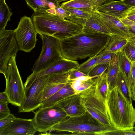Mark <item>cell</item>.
Returning <instances> with one entry per match:
<instances>
[{
  "label": "cell",
  "instance_id": "6da1fadb",
  "mask_svg": "<svg viewBox=\"0 0 135 135\" xmlns=\"http://www.w3.org/2000/svg\"><path fill=\"white\" fill-rule=\"evenodd\" d=\"M111 36L82 32L59 40L62 56L76 61L98 55L105 48Z\"/></svg>",
  "mask_w": 135,
  "mask_h": 135
},
{
  "label": "cell",
  "instance_id": "7a4b0ae2",
  "mask_svg": "<svg viewBox=\"0 0 135 135\" xmlns=\"http://www.w3.org/2000/svg\"><path fill=\"white\" fill-rule=\"evenodd\" d=\"M32 18L37 33L51 36L59 40L82 32V26L55 15L34 12Z\"/></svg>",
  "mask_w": 135,
  "mask_h": 135
},
{
  "label": "cell",
  "instance_id": "3957f363",
  "mask_svg": "<svg viewBox=\"0 0 135 135\" xmlns=\"http://www.w3.org/2000/svg\"><path fill=\"white\" fill-rule=\"evenodd\" d=\"M106 103L114 127L118 129H124L134 126L135 109L132 102L124 95L117 86L109 90Z\"/></svg>",
  "mask_w": 135,
  "mask_h": 135
},
{
  "label": "cell",
  "instance_id": "277c9868",
  "mask_svg": "<svg viewBox=\"0 0 135 135\" xmlns=\"http://www.w3.org/2000/svg\"><path fill=\"white\" fill-rule=\"evenodd\" d=\"M116 129L104 126L86 111L79 115L69 116L51 130L70 133L73 135H109Z\"/></svg>",
  "mask_w": 135,
  "mask_h": 135
},
{
  "label": "cell",
  "instance_id": "5b68a950",
  "mask_svg": "<svg viewBox=\"0 0 135 135\" xmlns=\"http://www.w3.org/2000/svg\"><path fill=\"white\" fill-rule=\"evenodd\" d=\"M16 56L11 58L3 74L6 82L4 92L7 96L8 103L19 107L24 98L25 88L16 64Z\"/></svg>",
  "mask_w": 135,
  "mask_h": 135
},
{
  "label": "cell",
  "instance_id": "8992f818",
  "mask_svg": "<svg viewBox=\"0 0 135 135\" xmlns=\"http://www.w3.org/2000/svg\"><path fill=\"white\" fill-rule=\"evenodd\" d=\"M39 36L42 40V46L41 53L32 68L33 73L46 69L63 58L59 40L46 35L40 34Z\"/></svg>",
  "mask_w": 135,
  "mask_h": 135
},
{
  "label": "cell",
  "instance_id": "52a82bcc",
  "mask_svg": "<svg viewBox=\"0 0 135 135\" xmlns=\"http://www.w3.org/2000/svg\"><path fill=\"white\" fill-rule=\"evenodd\" d=\"M95 90L94 85L80 93L82 104L86 110L100 122L106 126L114 127L110 120L106 102L95 94Z\"/></svg>",
  "mask_w": 135,
  "mask_h": 135
},
{
  "label": "cell",
  "instance_id": "ba28073f",
  "mask_svg": "<svg viewBox=\"0 0 135 135\" xmlns=\"http://www.w3.org/2000/svg\"><path fill=\"white\" fill-rule=\"evenodd\" d=\"M50 75H45L35 80L25 88L24 99L20 107L19 113L33 112L39 108L43 100L44 89L49 83Z\"/></svg>",
  "mask_w": 135,
  "mask_h": 135
},
{
  "label": "cell",
  "instance_id": "9c48e42d",
  "mask_svg": "<svg viewBox=\"0 0 135 135\" xmlns=\"http://www.w3.org/2000/svg\"><path fill=\"white\" fill-rule=\"evenodd\" d=\"M34 113L33 119L35 128L37 132L43 133L51 130L69 117L63 109L55 105L39 109Z\"/></svg>",
  "mask_w": 135,
  "mask_h": 135
},
{
  "label": "cell",
  "instance_id": "30bf717a",
  "mask_svg": "<svg viewBox=\"0 0 135 135\" xmlns=\"http://www.w3.org/2000/svg\"><path fill=\"white\" fill-rule=\"evenodd\" d=\"M37 34L32 19L26 16L21 18L17 27L14 31L19 50L30 52L35 46Z\"/></svg>",
  "mask_w": 135,
  "mask_h": 135
},
{
  "label": "cell",
  "instance_id": "8fae6325",
  "mask_svg": "<svg viewBox=\"0 0 135 135\" xmlns=\"http://www.w3.org/2000/svg\"><path fill=\"white\" fill-rule=\"evenodd\" d=\"M14 30L0 31V72L3 74L7 69L11 58L16 56L19 50L14 34Z\"/></svg>",
  "mask_w": 135,
  "mask_h": 135
},
{
  "label": "cell",
  "instance_id": "7c38bea8",
  "mask_svg": "<svg viewBox=\"0 0 135 135\" xmlns=\"http://www.w3.org/2000/svg\"><path fill=\"white\" fill-rule=\"evenodd\" d=\"M79 65L77 61L71 60L63 58L44 70L36 73H32L27 77L24 84V87L27 88L35 80L41 76L67 72L76 69Z\"/></svg>",
  "mask_w": 135,
  "mask_h": 135
},
{
  "label": "cell",
  "instance_id": "4fadbf2b",
  "mask_svg": "<svg viewBox=\"0 0 135 135\" xmlns=\"http://www.w3.org/2000/svg\"><path fill=\"white\" fill-rule=\"evenodd\" d=\"M37 132L33 118H16L0 129V135H33Z\"/></svg>",
  "mask_w": 135,
  "mask_h": 135
},
{
  "label": "cell",
  "instance_id": "5bb4252c",
  "mask_svg": "<svg viewBox=\"0 0 135 135\" xmlns=\"http://www.w3.org/2000/svg\"><path fill=\"white\" fill-rule=\"evenodd\" d=\"M54 105L63 109L69 117L79 115L86 111L82 103L80 94L66 96Z\"/></svg>",
  "mask_w": 135,
  "mask_h": 135
},
{
  "label": "cell",
  "instance_id": "9a60e30c",
  "mask_svg": "<svg viewBox=\"0 0 135 135\" xmlns=\"http://www.w3.org/2000/svg\"><path fill=\"white\" fill-rule=\"evenodd\" d=\"M95 12L99 15L113 35L128 39L135 35L131 32L120 18L113 17L97 9Z\"/></svg>",
  "mask_w": 135,
  "mask_h": 135
},
{
  "label": "cell",
  "instance_id": "2e32d148",
  "mask_svg": "<svg viewBox=\"0 0 135 135\" xmlns=\"http://www.w3.org/2000/svg\"><path fill=\"white\" fill-rule=\"evenodd\" d=\"M82 32L88 33L113 35L99 14L95 11L92 13L83 26Z\"/></svg>",
  "mask_w": 135,
  "mask_h": 135
},
{
  "label": "cell",
  "instance_id": "e0dca14e",
  "mask_svg": "<svg viewBox=\"0 0 135 135\" xmlns=\"http://www.w3.org/2000/svg\"><path fill=\"white\" fill-rule=\"evenodd\" d=\"M34 12L56 15V8L60 6L57 0H25Z\"/></svg>",
  "mask_w": 135,
  "mask_h": 135
},
{
  "label": "cell",
  "instance_id": "ac0fdd59",
  "mask_svg": "<svg viewBox=\"0 0 135 135\" xmlns=\"http://www.w3.org/2000/svg\"><path fill=\"white\" fill-rule=\"evenodd\" d=\"M129 7L121 0H108L103 4L98 7L97 9L108 15L120 18L123 12Z\"/></svg>",
  "mask_w": 135,
  "mask_h": 135
},
{
  "label": "cell",
  "instance_id": "d6986e66",
  "mask_svg": "<svg viewBox=\"0 0 135 135\" xmlns=\"http://www.w3.org/2000/svg\"><path fill=\"white\" fill-rule=\"evenodd\" d=\"M74 94H76L75 92L68 83L55 93L44 101L39 109L52 106L64 98Z\"/></svg>",
  "mask_w": 135,
  "mask_h": 135
},
{
  "label": "cell",
  "instance_id": "ffe728a7",
  "mask_svg": "<svg viewBox=\"0 0 135 135\" xmlns=\"http://www.w3.org/2000/svg\"><path fill=\"white\" fill-rule=\"evenodd\" d=\"M94 80L95 94L106 102L109 90L107 73L105 71L98 76L94 78Z\"/></svg>",
  "mask_w": 135,
  "mask_h": 135
},
{
  "label": "cell",
  "instance_id": "44dd1931",
  "mask_svg": "<svg viewBox=\"0 0 135 135\" xmlns=\"http://www.w3.org/2000/svg\"><path fill=\"white\" fill-rule=\"evenodd\" d=\"M116 57L119 69L124 75L131 88L132 62L128 59L122 51L118 52L117 54Z\"/></svg>",
  "mask_w": 135,
  "mask_h": 135
},
{
  "label": "cell",
  "instance_id": "7402d4cb",
  "mask_svg": "<svg viewBox=\"0 0 135 135\" xmlns=\"http://www.w3.org/2000/svg\"><path fill=\"white\" fill-rule=\"evenodd\" d=\"M60 6L65 8H71L95 12L97 7L91 0H70L62 3Z\"/></svg>",
  "mask_w": 135,
  "mask_h": 135
},
{
  "label": "cell",
  "instance_id": "603a6c76",
  "mask_svg": "<svg viewBox=\"0 0 135 135\" xmlns=\"http://www.w3.org/2000/svg\"><path fill=\"white\" fill-rule=\"evenodd\" d=\"M69 12L66 19L78 24L83 27L92 13L85 11L74 8H64Z\"/></svg>",
  "mask_w": 135,
  "mask_h": 135
},
{
  "label": "cell",
  "instance_id": "cb8c5ba5",
  "mask_svg": "<svg viewBox=\"0 0 135 135\" xmlns=\"http://www.w3.org/2000/svg\"><path fill=\"white\" fill-rule=\"evenodd\" d=\"M128 42L127 39L113 34L110 36L107 46L104 50L117 54L122 51Z\"/></svg>",
  "mask_w": 135,
  "mask_h": 135
},
{
  "label": "cell",
  "instance_id": "d4e9b609",
  "mask_svg": "<svg viewBox=\"0 0 135 135\" xmlns=\"http://www.w3.org/2000/svg\"><path fill=\"white\" fill-rule=\"evenodd\" d=\"M107 70L106 71L108 75L109 89V90L116 86L119 71L116 57L110 62Z\"/></svg>",
  "mask_w": 135,
  "mask_h": 135
},
{
  "label": "cell",
  "instance_id": "484cf974",
  "mask_svg": "<svg viewBox=\"0 0 135 135\" xmlns=\"http://www.w3.org/2000/svg\"><path fill=\"white\" fill-rule=\"evenodd\" d=\"M13 14L5 0H0V31L5 29Z\"/></svg>",
  "mask_w": 135,
  "mask_h": 135
},
{
  "label": "cell",
  "instance_id": "4316f807",
  "mask_svg": "<svg viewBox=\"0 0 135 135\" xmlns=\"http://www.w3.org/2000/svg\"><path fill=\"white\" fill-rule=\"evenodd\" d=\"M69 83L76 94H80L94 85V78L85 81L74 79L70 80Z\"/></svg>",
  "mask_w": 135,
  "mask_h": 135
},
{
  "label": "cell",
  "instance_id": "83f0119b",
  "mask_svg": "<svg viewBox=\"0 0 135 135\" xmlns=\"http://www.w3.org/2000/svg\"><path fill=\"white\" fill-rule=\"evenodd\" d=\"M116 86L120 88L124 95L129 100L132 102L131 88L124 75L119 70Z\"/></svg>",
  "mask_w": 135,
  "mask_h": 135
},
{
  "label": "cell",
  "instance_id": "f1b7e54d",
  "mask_svg": "<svg viewBox=\"0 0 135 135\" xmlns=\"http://www.w3.org/2000/svg\"><path fill=\"white\" fill-rule=\"evenodd\" d=\"M99 57V55L89 57L86 61L79 65L76 69L87 75L97 65Z\"/></svg>",
  "mask_w": 135,
  "mask_h": 135
},
{
  "label": "cell",
  "instance_id": "f546056e",
  "mask_svg": "<svg viewBox=\"0 0 135 135\" xmlns=\"http://www.w3.org/2000/svg\"><path fill=\"white\" fill-rule=\"evenodd\" d=\"M65 84L50 82L49 81L48 84L44 91L43 97V101L55 93Z\"/></svg>",
  "mask_w": 135,
  "mask_h": 135
},
{
  "label": "cell",
  "instance_id": "4dcf8cb0",
  "mask_svg": "<svg viewBox=\"0 0 135 135\" xmlns=\"http://www.w3.org/2000/svg\"><path fill=\"white\" fill-rule=\"evenodd\" d=\"M109 64V63H103L97 65L87 75L91 77L98 76L106 71Z\"/></svg>",
  "mask_w": 135,
  "mask_h": 135
},
{
  "label": "cell",
  "instance_id": "1f68e13d",
  "mask_svg": "<svg viewBox=\"0 0 135 135\" xmlns=\"http://www.w3.org/2000/svg\"><path fill=\"white\" fill-rule=\"evenodd\" d=\"M99 57L97 65L103 63H109L116 57L117 54L103 50L99 54Z\"/></svg>",
  "mask_w": 135,
  "mask_h": 135
},
{
  "label": "cell",
  "instance_id": "d6a6232c",
  "mask_svg": "<svg viewBox=\"0 0 135 135\" xmlns=\"http://www.w3.org/2000/svg\"><path fill=\"white\" fill-rule=\"evenodd\" d=\"M122 51L130 61L135 62V48L129 43L128 42Z\"/></svg>",
  "mask_w": 135,
  "mask_h": 135
},
{
  "label": "cell",
  "instance_id": "836d02e7",
  "mask_svg": "<svg viewBox=\"0 0 135 135\" xmlns=\"http://www.w3.org/2000/svg\"><path fill=\"white\" fill-rule=\"evenodd\" d=\"M120 18L135 22V6L131 7L124 11Z\"/></svg>",
  "mask_w": 135,
  "mask_h": 135
},
{
  "label": "cell",
  "instance_id": "e575fe53",
  "mask_svg": "<svg viewBox=\"0 0 135 135\" xmlns=\"http://www.w3.org/2000/svg\"><path fill=\"white\" fill-rule=\"evenodd\" d=\"M110 135H135V127L124 129H116L112 131Z\"/></svg>",
  "mask_w": 135,
  "mask_h": 135
},
{
  "label": "cell",
  "instance_id": "d590c367",
  "mask_svg": "<svg viewBox=\"0 0 135 135\" xmlns=\"http://www.w3.org/2000/svg\"><path fill=\"white\" fill-rule=\"evenodd\" d=\"M7 103V102H0V120L6 117L11 113Z\"/></svg>",
  "mask_w": 135,
  "mask_h": 135
},
{
  "label": "cell",
  "instance_id": "8d00e7d4",
  "mask_svg": "<svg viewBox=\"0 0 135 135\" xmlns=\"http://www.w3.org/2000/svg\"><path fill=\"white\" fill-rule=\"evenodd\" d=\"M16 117L10 113L6 117L0 120V129L13 121Z\"/></svg>",
  "mask_w": 135,
  "mask_h": 135
},
{
  "label": "cell",
  "instance_id": "74e56055",
  "mask_svg": "<svg viewBox=\"0 0 135 135\" xmlns=\"http://www.w3.org/2000/svg\"><path fill=\"white\" fill-rule=\"evenodd\" d=\"M120 18L124 25L128 28L129 31L135 35V22L126 19Z\"/></svg>",
  "mask_w": 135,
  "mask_h": 135
},
{
  "label": "cell",
  "instance_id": "f35d334b",
  "mask_svg": "<svg viewBox=\"0 0 135 135\" xmlns=\"http://www.w3.org/2000/svg\"><path fill=\"white\" fill-rule=\"evenodd\" d=\"M56 16L62 18H65L68 16L69 12L65 9L61 7L60 6L56 8Z\"/></svg>",
  "mask_w": 135,
  "mask_h": 135
},
{
  "label": "cell",
  "instance_id": "ab89813d",
  "mask_svg": "<svg viewBox=\"0 0 135 135\" xmlns=\"http://www.w3.org/2000/svg\"><path fill=\"white\" fill-rule=\"evenodd\" d=\"M69 73L70 80L82 76L88 75H87L77 70L76 69L70 70L69 72Z\"/></svg>",
  "mask_w": 135,
  "mask_h": 135
},
{
  "label": "cell",
  "instance_id": "60d3db41",
  "mask_svg": "<svg viewBox=\"0 0 135 135\" xmlns=\"http://www.w3.org/2000/svg\"><path fill=\"white\" fill-rule=\"evenodd\" d=\"M135 83V62H132L131 87Z\"/></svg>",
  "mask_w": 135,
  "mask_h": 135
},
{
  "label": "cell",
  "instance_id": "b9f144b4",
  "mask_svg": "<svg viewBox=\"0 0 135 135\" xmlns=\"http://www.w3.org/2000/svg\"><path fill=\"white\" fill-rule=\"evenodd\" d=\"M0 102L8 103L7 96L4 92L0 93Z\"/></svg>",
  "mask_w": 135,
  "mask_h": 135
},
{
  "label": "cell",
  "instance_id": "7bdbcfd3",
  "mask_svg": "<svg viewBox=\"0 0 135 135\" xmlns=\"http://www.w3.org/2000/svg\"><path fill=\"white\" fill-rule=\"evenodd\" d=\"M97 8L104 3L108 0H91Z\"/></svg>",
  "mask_w": 135,
  "mask_h": 135
},
{
  "label": "cell",
  "instance_id": "ee69618b",
  "mask_svg": "<svg viewBox=\"0 0 135 135\" xmlns=\"http://www.w3.org/2000/svg\"><path fill=\"white\" fill-rule=\"evenodd\" d=\"M96 77H91L88 76V75L83 76H81L79 77L76 78L74 79L78 80L81 81H85Z\"/></svg>",
  "mask_w": 135,
  "mask_h": 135
},
{
  "label": "cell",
  "instance_id": "f6af8a7d",
  "mask_svg": "<svg viewBox=\"0 0 135 135\" xmlns=\"http://www.w3.org/2000/svg\"><path fill=\"white\" fill-rule=\"evenodd\" d=\"M125 4L130 7L135 6V0H121Z\"/></svg>",
  "mask_w": 135,
  "mask_h": 135
},
{
  "label": "cell",
  "instance_id": "bcb514c9",
  "mask_svg": "<svg viewBox=\"0 0 135 135\" xmlns=\"http://www.w3.org/2000/svg\"><path fill=\"white\" fill-rule=\"evenodd\" d=\"M127 39L128 42L135 48V35Z\"/></svg>",
  "mask_w": 135,
  "mask_h": 135
},
{
  "label": "cell",
  "instance_id": "7dc6e473",
  "mask_svg": "<svg viewBox=\"0 0 135 135\" xmlns=\"http://www.w3.org/2000/svg\"><path fill=\"white\" fill-rule=\"evenodd\" d=\"M131 93L132 100L135 101V83L131 88Z\"/></svg>",
  "mask_w": 135,
  "mask_h": 135
},
{
  "label": "cell",
  "instance_id": "c3c4849f",
  "mask_svg": "<svg viewBox=\"0 0 135 135\" xmlns=\"http://www.w3.org/2000/svg\"><path fill=\"white\" fill-rule=\"evenodd\" d=\"M70 0H57L60 3L62 2L65 1H69Z\"/></svg>",
  "mask_w": 135,
  "mask_h": 135
}]
</instances>
